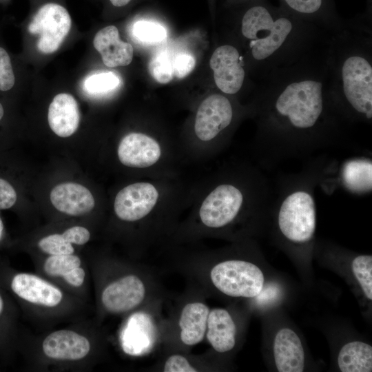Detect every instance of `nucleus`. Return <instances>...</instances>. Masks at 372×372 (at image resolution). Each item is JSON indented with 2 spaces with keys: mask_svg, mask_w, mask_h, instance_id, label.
Here are the masks:
<instances>
[{
  "mask_svg": "<svg viewBox=\"0 0 372 372\" xmlns=\"http://www.w3.org/2000/svg\"><path fill=\"white\" fill-rule=\"evenodd\" d=\"M326 39L262 78L251 110L264 167L309 157L344 142L348 123L331 98Z\"/></svg>",
  "mask_w": 372,
  "mask_h": 372,
  "instance_id": "1",
  "label": "nucleus"
},
{
  "mask_svg": "<svg viewBox=\"0 0 372 372\" xmlns=\"http://www.w3.org/2000/svg\"><path fill=\"white\" fill-rule=\"evenodd\" d=\"M239 32L246 48L245 59L261 78L292 63L328 35L268 0H251L241 16Z\"/></svg>",
  "mask_w": 372,
  "mask_h": 372,
  "instance_id": "2",
  "label": "nucleus"
},
{
  "mask_svg": "<svg viewBox=\"0 0 372 372\" xmlns=\"http://www.w3.org/2000/svg\"><path fill=\"white\" fill-rule=\"evenodd\" d=\"M330 92L348 123L372 121V27L356 18L326 39Z\"/></svg>",
  "mask_w": 372,
  "mask_h": 372,
  "instance_id": "3",
  "label": "nucleus"
},
{
  "mask_svg": "<svg viewBox=\"0 0 372 372\" xmlns=\"http://www.w3.org/2000/svg\"><path fill=\"white\" fill-rule=\"evenodd\" d=\"M324 165L318 158L300 172L282 175L277 180L270 213L280 238L288 245L308 246L314 238L315 188L322 179Z\"/></svg>",
  "mask_w": 372,
  "mask_h": 372,
  "instance_id": "4",
  "label": "nucleus"
},
{
  "mask_svg": "<svg viewBox=\"0 0 372 372\" xmlns=\"http://www.w3.org/2000/svg\"><path fill=\"white\" fill-rule=\"evenodd\" d=\"M213 285L223 293L234 298H255L264 288L262 270L255 264L242 260H228L211 270Z\"/></svg>",
  "mask_w": 372,
  "mask_h": 372,
  "instance_id": "5",
  "label": "nucleus"
},
{
  "mask_svg": "<svg viewBox=\"0 0 372 372\" xmlns=\"http://www.w3.org/2000/svg\"><path fill=\"white\" fill-rule=\"evenodd\" d=\"M236 108L227 95L215 93L205 99L196 112L194 132L202 141L218 138L231 128L236 119Z\"/></svg>",
  "mask_w": 372,
  "mask_h": 372,
  "instance_id": "6",
  "label": "nucleus"
},
{
  "mask_svg": "<svg viewBox=\"0 0 372 372\" xmlns=\"http://www.w3.org/2000/svg\"><path fill=\"white\" fill-rule=\"evenodd\" d=\"M71 18L67 10L56 3L41 7L28 25V32L38 34V50L44 54L54 52L70 32Z\"/></svg>",
  "mask_w": 372,
  "mask_h": 372,
  "instance_id": "7",
  "label": "nucleus"
},
{
  "mask_svg": "<svg viewBox=\"0 0 372 372\" xmlns=\"http://www.w3.org/2000/svg\"><path fill=\"white\" fill-rule=\"evenodd\" d=\"M247 65L245 55L231 44L217 47L209 60L216 85L227 96L236 95L242 90L247 80Z\"/></svg>",
  "mask_w": 372,
  "mask_h": 372,
  "instance_id": "8",
  "label": "nucleus"
},
{
  "mask_svg": "<svg viewBox=\"0 0 372 372\" xmlns=\"http://www.w3.org/2000/svg\"><path fill=\"white\" fill-rule=\"evenodd\" d=\"M319 185L324 187L339 185L357 195L369 194L372 189V161L364 156L349 158L336 171L331 169L330 164L324 165Z\"/></svg>",
  "mask_w": 372,
  "mask_h": 372,
  "instance_id": "9",
  "label": "nucleus"
},
{
  "mask_svg": "<svg viewBox=\"0 0 372 372\" xmlns=\"http://www.w3.org/2000/svg\"><path fill=\"white\" fill-rule=\"evenodd\" d=\"M159 193L149 182H137L125 186L116 195L114 210L124 221L134 222L147 216L157 204Z\"/></svg>",
  "mask_w": 372,
  "mask_h": 372,
  "instance_id": "10",
  "label": "nucleus"
},
{
  "mask_svg": "<svg viewBox=\"0 0 372 372\" xmlns=\"http://www.w3.org/2000/svg\"><path fill=\"white\" fill-rule=\"evenodd\" d=\"M280 5L295 16L309 22L327 34L347 28L349 21L339 15L335 0H279Z\"/></svg>",
  "mask_w": 372,
  "mask_h": 372,
  "instance_id": "11",
  "label": "nucleus"
},
{
  "mask_svg": "<svg viewBox=\"0 0 372 372\" xmlns=\"http://www.w3.org/2000/svg\"><path fill=\"white\" fill-rule=\"evenodd\" d=\"M145 295L143 281L135 275H127L112 282L103 289L101 302L107 311L121 313L137 307Z\"/></svg>",
  "mask_w": 372,
  "mask_h": 372,
  "instance_id": "12",
  "label": "nucleus"
},
{
  "mask_svg": "<svg viewBox=\"0 0 372 372\" xmlns=\"http://www.w3.org/2000/svg\"><path fill=\"white\" fill-rule=\"evenodd\" d=\"M119 161L132 168H147L156 163L161 156L159 143L152 137L140 132L125 135L117 148Z\"/></svg>",
  "mask_w": 372,
  "mask_h": 372,
  "instance_id": "13",
  "label": "nucleus"
},
{
  "mask_svg": "<svg viewBox=\"0 0 372 372\" xmlns=\"http://www.w3.org/2000/svg\"><path fill=\"white\" fill-rule=\"evenodd\" d=\"M41 347L47 358L65 362L82 360L91 350L90 342L86 336L70 329L50 333L43 339Z\"/></svg>",
  "mask_w": 372,
  "mask_h": 372,
  "instance_id": "14",
  "label": "nucleus"
},
{
  "mask_svg": "<svg viewBox=\"0 0 372 372\" xmlns=\"http://www.w3.org/2000/svg\"><path fill=\"white\" fill-rule=\"evenodd\" d=\"M52 205L59 211L74 216L91 211L95 200L91 192L76 183H63L55 186L50 194Z\"/></svg>",
  "mask_w": 372,
  "mask_h": 372,
  "instance_id": "15",
  "label": "nucleus"
},
{
  "mask_svg": "<svg viewBox=\"0 0 372 372\" xmlns=\"http://www.w3.org/2000/svg\"><path fill=\"white\" fill-rule=\"evenodd\" d=\"M273 357L280 372H302L304 368V353L302 342L294 331L280 329L273 340Z\"/></svg>",
  "mask_w": 372,
  "mask_h": 372,
  "instance_id": "16",
  "label": "nucleus"
},
{
  "mask_svg": "<svg viewBox=\"0 0 372 372\" xmlns=\"http://www.w3.org/2000/svg\"><path fill=\"white\" fill-rule=\"evenodd\" d=\"M93 43L101 55L103 63L109 68L125 66L132 61L133 47L120 39L118 30L114 25H108L99 30Z\"/></svg>",
  "mask_w": 372,
  "mask_h": 372,
  "instance_id": "17",
  "label": "nucleus"
},
{
  "mask_svg": "<svg viewBox=\"0 0 372 372\" xmlns=\"http://www.w3.org/2000/svg\"><path fill=\"white\" fill-rule=\"evenodd\" d=\"M50 127L60 137H68L77 130L80 122L79 105L70 94L61 93L54 96L48 113Z\"/></svg>",
  "mask_w": 372,
  "mask_h": 372,
  "instance_id": "18",
  "label": "nucleus"
},
{
  "mask_svg": "<svg viewBox=\"0 0 372 372\" xmlns=\"http://www.w3.org/2000/svg\"><path fill=\"white\" fill-rule=\"evenodd\" d=\"M207 338L215 351L225 353L236 344V327L229 313L220 308L209 313Z\"/></svg>",
  "mask_w": 372,
  "mask_h": 372,
  "instance_id": "19",
  "label": "nucleus"
},
{
  "mask_svg": "<svg viewBox=\"0 0 372 372\" xmlns=\"http://www.w3.org/2000/svg\"><path fill=\"white\" fill-rule=\"evenodd\" d=\"M208 307L202 302H191L183 309L179 326L181 341L186 345L192 346L200 342L207 327Z\"/></svg>",
  "mask_w": 372,
  "mask_h": 372,
  "instance_id": "20",
  "label": "nucleus"
},
{
  "mask_svg": "<svg viewBox=\"0 0 372 372\" xmlns=\"http://www.w3.org/2000/svg\"><path fill=\"white\" fill-rule=\"evenodd\" d=\"M338 364L342 372H371L372 347L361 341L345 344L339 351Z\"/></svg>",
  "mask_w": 372,
  "mask_h": 372,
  "instance_id": "21",
  "label": "nucleus"
},
{
  "mask_svg": "<svg viewBox=\"0 0 372 372\" xmlns=\"http://www.w3.org/2000/svg\"><path fill=\"white\" fill-rule=\"evenodd\" d=\"M14 313L12 304L0 287V355L6 359L15 344Z\"/></svg>",
  "mask_w": 372,
  "mask_h": 372,
  "instance_id": "22",
  "label": "nucleus"
},
{
  "mask_svg": "<svg viewBox=\"0 0 372 372\" xmlns=\"http://www.w3.org/2000/svg\"><path fill=\"white\" fill-rule=\"evenodd\" d=\"M120 83L121 79L114 72H98L85 79L83 89L90 95H102L114 91Z\"/></svg>",
  "mask_w": 372,
  "mask_h": 372,
  "instance_id": "23",
  "label": "nucleus"
},
{
  "mask_svg": "<svg viewBox=\"0 0 372 372\" xmlns=\"http://www.w3.org/2000/svg\"><path fill=\"white\" fill-rule=\"evenodd\" d=\"M173 55L166 49L158 51L148 63V70L155 81L167 83L174 78Z\"/></svg>",
  "mask_w": 372,
  "mask_h": 372,
  "instance_id": "24",
  "label": "nucleus"
},
{
  "mask_svg": "<svg viewBox=\"0 0 372 372\" xmlns=\"http://www.w3.org/2000/svg\"><path fill=\"white\" fill-rule=\"evenodd\" d=\"M132 32L135 39L145 45L158 44L167 36L165 28L156 23L149 21H138L132 26Z\"/></svg>",
  "mask_w": 372,
  "mask_h": 372,
  "instance_id": "25",
  "label": "nucleus"
},
{
  "mask_svg": "<svg viewBox=\"0 0 372 372\" xmlns=\"http://www.w3.org/2000/svg\"><path fill=\"white\" fill-rule=\"evenodd\" d=\"M81 266V258L74 254L51 255L45 259L43 269L50 276L63 278L71 270Z\"/></svg>",
  "mask_w": 372,
  "mask_h": 372,
  "instance_id": "26",
  "label": "nucleus"
},
{
  "mask_svg": "<svg viewBox=\"0 0 372 372\" xmlns=\"http://www.w3.org/2000/svg\"><path fill=\"white\" fill-rule=\"evenodd\" d=\"M353 273L366 298L372 300V256L360 255L353 258L351 264Z\"/></svg>",
  "mask_w": 372,
  "mask_h": 372,
  "instance_id": "27",
  "label": "nucleus"
},
{
  "mask_svg": "<svg viewBox=\"0 0 372 372\" xmlns=\"http://www.w3.org/2000/svg\"><path fill=\"white\" fill-rule=\"evenodd\" d=\"M38 246L40 249L51 255L72 254L74 249L72 243L68 242L62 234H54L41 238Z\"/></svg>",
  "mask_w": 372,
  "mask_h": 372,
  "instance_id": "28",
  "label": "nucleus"
},
{
  "mask_svg": "<svg viewBox=\"0 0 372 372\" xmlns=\"http://www.w3.org/2000/svg\"><path fill=\"white\" fill-rule=\"evenodd\" d=\"M16 83L12 61L8 51L0 45V92L12 90Z\"/></svg>",
  "mask_w": 372,
  "mask_h": 372,
  "instance_id": "29",
  "label": "nucleus"
},
{
  "mask_svg": "<svg viewBox=\"0 0 372 372\" xmlns=\"http://www.w3.org/2000/svg\"><path fill=\"white\" fill-rule=\"evenodd\" d=\"M196 60L189 53L181 52L173 56V74L178 79L187 76L194 68Z\"/></svg>",
  "mask_w": 372,
  "mask_h": 372,
  "instance_id": "30",
  "label": "nucleus"
},
{
  "mask_svg": "<svg viewBox=\"0 0 372 372\" xmlns=\"http://www.w3.org/2000/svg\"><path fill=\"white\" fill-rule=\"evenodd\" d=\"M165 372H196L187 358L180 355H173L166 360L164 369Z\"/></svg>",
  "mask_w": 372,
  "mask_h": 372,
  "instance_id": "31",
  "label": "nucleus"
},
{
  "mask_svg": "<svg viewBox=\"0 0 372 372\" xmlns=\"http://www.w3.org/2000/svg\"><path fill=\"white\" fill-rule=\"evenodd\" d=\"M62 235L68 242L78 245H85L90 238L89 230L82 226H73L66 229Z\"/></svg>",
  "mask_w": 372,
  "mask_h": 372,
  "instance_id": "32",
  "label": "nucleus"
},
{
  "mask_svg": "<svg viewBox=\"0 0 372 372\" xmlns=\"http://www.w3.org/2000/svg\"><path fill=\"white\" fill-rule=\"evenodd\" d=\"M63 278L68 285L72 287H81L85 281V271L81 266L69 271L63 277Z\"/></svg>",
  "mask_w": 372,
  "mask_h": 372,
  "instance_id": "33",
  "label": "nucleus"
},
{
  "mask_svg": "<svg viewBox=\"0 0 372 372\" xmlns=\"http://www.w3.org/2000/svg\"><path fill=\"white\" fill-rule=\"evenodd\" d=\"M112 4L116 7H121L127 4L131 0H110Z\"/></svg>",
  "mask_w": 372,
  "mask_h": 372,
  "instance_id": "34",
  "label": "nucleus"
},
{
  "mask_svg": "<svg viewBox=\"0 0 372 372\" xmlns=\"http://www.w3.org/2000/svg\"><path fill=\"white\" fill-rule=\"evenodd\" d=\"M3 231H4L3 223L2 219L0 217V241H1V240L3 239Z\"/></svg>",
  "mask_w": 372,
  "mask_h": 372,
  "instance_id": "35",
  "label": "nucleus"
}]
</instances>
